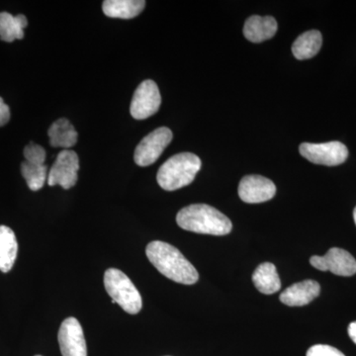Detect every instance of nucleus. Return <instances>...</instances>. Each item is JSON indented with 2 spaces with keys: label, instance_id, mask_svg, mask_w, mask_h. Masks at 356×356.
<instances>
[{
  "label": "nucleus",
  "instance_id": "nucleus-11",
  "mask_svg": "<svg viewBox=\"0 0 356 356\" xmlns=\"http://www.w3.org/2000/svg\"><path fill=\"white\" fill-rule=\"evenodd\" d=\"M275 193L276 186L273 181L261 175H247L238 185V195L245 203L266 202L273 199Z\"/></svg>",
  "mask_w": 356,
  "mask_h": 356
},
{
  "label": "nucleus",
  "instance_id": "nucleus-5",
  "mask_svg": "<svg viewBox=\"0 0 356 356\" xmlns=\"http://www.w3.org/2000/svg\"><path fill=\"white\" fill-rule=\"evenodd\" d=\"M299 152L302 156L311 163L327 166L341 165L348 156V147L337 140L323 144L303 143L300 145Z\"/></svg>",
  "mask_w": 356,
  "mask_h": 356
},
{
  "label": "nucleus",
  "instance_id": "nucleus-10",
  "mask_svg": "<svg viewBox=\"0 0 356 356\" xmlns=\"http://www.w3.org/2000/svg\"><path fill=\"white\" fill-rule=\"evenodd\" d=\"M58 339L63 356H88L83 327L76 318H65L60 325Z\"/></svg>",
  "mask_w": 356,
  "mask_h": 356
},
{
  "label": "nucleus",
  "instance_id": "nucleus-23",
  "mask_svg": "<svg viewBox=\"0 0 356 356\" xmlns=\"http://www.w3.org/2000/svg\"><path fill=\"white\" fill-rule=\"evenodd\" d=\"M10 120V110L8 105L4 103L3 99L0 97V127L6 125Z\"/></svg>",
  "mask_w": 356,
  "mask_h": 356
},
{
  "label": "nucleus",
  "instance_id": "nucleus-12",
  "mask_svg": "<svg viewBox=\"0 0 356 356\" xmlns=\"http://www.w3.org/2000/svg\"><path fill=\"white\" fill-rule=\"evenodd\" d=\"M321 286L317 281L305 280L295 283L280 294V301L290 307L305 306L320 295Z\"/></svg>",
  "mask_w": 356,
  "mask_h": 356
},
{
  "label": "nucleus",
  "instance_id": "nucleus-7",
  "mask_svg": "<svg viewBox=\"0 0 356 356\" xmlns=\"http://www.w3.org/2000/svg\"><path fill=\"white\" fill-rule=\"evenodd\" d=\"M79 170V159L76 152L64 149L58 154L49 172L48 184L50 186L60 185L64 189H70L76 184Z\"/></svg>",
  "mask_w": 356,
  "mask_h": 356
},
{
  "label": "nucleus",
  "instance_id": "nucleus-4",
  "mask_svg": "<svg viewBox=\"0 0 356 356\" xmlns=\"http://www.w3.org/2000/svg\"><path fill=\"white\" fill-rule=\"evenodd\" d=\"M104 286L112 298V303H117L131 315H136L143 308L140 292L130 278L117 268L107 269L104 274Z\"/></svg>",
  "mask_w": 356,
  "mask_h": 356
},
{
  "label": "nucleus",
  "instance_id": "nucleus-17",
  "mask_svg": "<svg viewBox=\"0 0 356 356\" xmlns=\"http://www.w3.org/2000/svg\"><path fill=\"white\" fill-rule=\"evenodd\" d=\"M323 37L318 30H311L300 35L292 46V53L297 60H309L318 55L322 48Z\"/></svg>",
  "mask_w": 356,
  "mask_h": 356
},
{
  "label": "nucleus",
  "instance_id": "nucleus-20",
  "mask_svg": "<svg viewBox=\"0 0 356 356\" xmlns=\"http://www.w3.org/2000/svg\"><path fill=\"white\" fill-rule=\"evenodd\" d=\"M21 173L32 191H40L44 186L49 175L46 165H33L26 161L21 165Z\"/></svg>",
  "mask_w": 356,
  "mask_h": 356
},
{
  "label": "nucleus",
  "instance_id": "nucleus-3",
  "mask_svg": "<svg viewBox=\"0 0 356 356\" xmlns=\"http://www.w3.org/2000/svg\"><path fill=\"white\" fill-rule=\"evenodd\" d=\"M201 165V159L196 154H177L168 159L159 168L156 180L159 186L165 191H177L193 181Z\"/></svg>",
  "mask_w": 356,
  "mask_h": 356
},
{
  "label": "nucleus",
  "instance_id": "nucleus-16",
  "mask_svg": "<svg viewBox=\"0 0 356 356\" xmlns=\"http://www.w3.org/2000/svg\"><path fill=\"white\" fill-rule=\"evenodd\" d=\"M18 243L15 234L7 226H0V271L9 273L17 257Z\"/></svg>",
  "mask_w": 356,
  "mask_h": 356
},
{
  "label": "nucleus",
  "instance_id": "nucleus-13",
  "mask_svg": "<svg viewBox=\"0 0 356 356\" xmlns=\"http://www.w3.org/2000/svg\"><path fill=\"white\" fill-rule=\"evenodd\" d=\"M277 29V21L273 16L254 15L245 21L243 35L252 43H261L273 38Z\"/></svg>",
  "mask_w": 356,
  "mask_h": 356
},
{
  "label": "nucleus",
  "instance_id": "nucleus-25",
  "mask_svg": "<svg viewBox=\"0 0 356 356\" xmlns=\"http://www.w3.org/2000/svg\"><path fill=\"white\" fill-rule=\"evenodd\" d=\"M353 219H355V225H356V207L355 211H353Z\"/></svg>",
  "mask_w": 356,
  "mask_h": 356
},
{
  "label": "nucleus",
  "instance_id": "nucleus-1",
  "mask_svg": "<svg viewBox=\"0 0 356 356\" xmlns=\"http://www.w3.org/2000/svg\"><path fill=\"white\" fill-rule=\"evenodd\" d=\"M146 254L151 264L168 280L185 285L197 282L199 274L195 267L170 243L161 241L149 243Z\"/></svg>",
  "mask_w": 356,
  "mask_h": 356
},
{
  "label": "nucleus",
  "instance_id": "nucleus-9",
  "mask_svg": "<svg viewBox=\"0 0 356 356\" xmlns=\"http://www.w3.org/2000/svg\"><path fill=\"white\" fill-rule=\"evenodd\" d=\"M312 266L321 271H331L339 276H353L356 273V261L355 257L343 250L332 248L323 257L314 255L311 257Z\"/></svg>",
  "mask_w": 356,
  "mask_h": 356
},
{
  "label": "nucleus",
  "instance_id": "nucleus-24",
  "mask_svg": "<svg viewBox=\"0 0 356 356\" xmlns=\"http://www.w3.org/2000/svg\"><path fill=\"white\" fill-rule=\"evenodd\" d=\"M348 334H350L353 343H356V322L351 323L350 327H348Z\"/></svg>",
  "mask_w": 356,
  "mask_h": 356
},
{
  "label": "nucleus",
  "instance_id": "nucleus-6",
  "mask_svg": "<svg viewBox=\"0 0 356 356\" xmlns=\"http://www.w3.org/2000/svg\"><path fill=\"white\" fill-rule=\"evenodd\" d=\"M170 129L161 127L146 136L136 147L134 159L140 166L153 165L172 140Z\"/></svg>",
  "mask_w": 356,
  "mask_h": 356
},
{
  "label": "nucleus",
  "instance_id": "nucleus-14",
  "mask_svg": "<svg viewBox=\"0 0 356 356\" xmlns=\"http://www.w3.org/2000/svg\"><path fill=\"white\" fill-rule=\"evenodd\" d=\"M146 6L144 0H105L103 13L110 18L132 19L139 15Z\"/></svg>",
  "mask_w": 356,
  "mask_h": 356
},
{
  "label": "nucleus",
  "instance_id": "nucleus-18",
  "mask_svg": "<svg viewBox=\"0 0 356 356\" xmlns=\"http://www.w3.org/2000/svg\"><path fill=\"white\" fill-rule=\"evenodd\" d=\"M252 281L254 286L262 294H273L281 288L280 275L274 264L270 262H264L255 269L252 274Z\"/></svg>",
  "mask_w": 356,
  "mask_h": 356
},
{
  "label": "nucleus",
  "instance_id": "nucleus-2",
  "mask_svg": "<svg viewBox=\"0 0 356 356\" xmlns=\"http://www.w3.org/2000/svg\"><path fill=\"white\" fill-rule=\"evenodd\" d=\"M177 222L185 231L204 235L226 236L233 228L228 217L206 204H192L180 210Z\"/></svg>",
  "mask_w": 356,
  "mask_h": 356
},
{
  "label": "nucleus",
  "instance_id": "nucleus-8",
  "mask_svg": "<svg viewBox=\"0 0 356 356\" xmlns=\"http://www.w3.org/2000/svg\"><path fill=\"white\" fill-rule=\"evenodd\" d=\"M161 96L154 81H143L136 89L131 102L130 112L133 118L144 120L153 116L161 106Z\"/></svg>",
  "mask_w": 356,
  "mask_h": 356
},
{
  "label": "nucleus",
  "instance_id": "nucleus-26",
  "mask_svg": "<svg viewBox=\"0 0 356 356\" xmlns=\"http://www.w3.org/2000/svg\"><path fill=\"white\" fill-rule=\"evenodd\" d=\"M35 356H41V355H35Z\"/></svg>",
  "mask_w": 356,
  "mask_h": 356
},
{
  "label": "nucleus",
  "instance_id": "nucleus-22",
  "mask_svg": "<svg viewBox=\"0 0 356 356\" xmlns=\"http://www.w3.org/2000/svg\"><path fill=\"white\" fill-rule=\"evenodd\" d=\"M306 356H346L341 351L327 344H316L307 351Z\"/></svg>",
  "mask_w": 356,
  "mask_h": 356
},
{
  "label": "nucleus",
  "instance_id": "nucleus-19",
  "mask_svg": "<svg viewBox=\"0 0 356 356\" xmlns=\"http://www.w3.org/2000/svg\"><path fill=\"white\" fill-rule=\"evenodd\" d=\"M27 24V18L22 14L13 16L8 13H0V39L11 43L15 40L24 38V29Z\"/></svg>",
  "mask_w": 356,
  "mask_h": 356
},
{
  "label": "nucleus",
  "instance_id": "nucleus-21",
  "mask_svg": "<svg viewBox=\"0 0 356 356\" xmlns=\"http://www.w3.org/2000/svg\"><path fill=\"white\" fill-rule=\"evenodd\" d=\"M46 156V151H44V147L34 144V143H30L24 149L26 161L33 163V165H44Z\"/></svg>",
  "mask_w": 356,
  "mask_h": 356
},
{
  "label": "nucleus",
  "instance_id": "nucleus-15",
  "mask_svg": "<svg viewBox=\"0 0 356 356\" xmlns=\"http://www.w3.org/2000/svg\"><path fill=\"white\" fill-rule=\"evenodd\" d=\"M50 145L54 147L70 149L79 139V134L67 119L60 118L51 124L48 131Z\"/></svg>",
  "mask_w": 356,
  "mask_h": 356
}]
</instances>
